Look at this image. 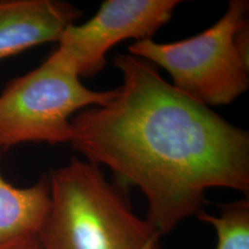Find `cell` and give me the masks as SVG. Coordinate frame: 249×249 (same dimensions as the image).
<instances>
[{
	"label": "cell",
	"mask_w": 249,
	"mask_h": 249,
	"mask_svg": "<svg viewBox=\"0 0 249 249\" xmlns=\"http://www.w3.org/2000/svg\"><path fill=\"white\" fill-rule=\"evenodd\" d=\"M123 76L116 95L72 116L71 145L146 197L160 235L202 210L206 191L249 195V132L182 93L158 68L116 53Z\"/></svg>",
	"instance_id": "cell-1"
},
{
	"label": "cell",
	"mask_w": 249,
	"mask_h": 249,
	"mask_svg": "<svg viewBox=\"0 0 249 249\" xmlns=\"http://www.w3.org/2000/svg\"><path fill=\"white\" fill-rule=\"evenodd\" d=\"M50 209L42 249H161L160 233L134 213L122 188L100 166L73 157L49 178Z\"/></svg>",
	"instance_id": "cell-2"
},
{
	"label": "cell",
	"mask_w": 249,
	"mask_h": 249,
	"mask_svg": "<svg viewBox=\"0 0 249 249\" xmlns=\"http://www.w3.org/2000/svg\"><path fill=\"white\" fill-rule=\"evenodd\" d=\"M249 2L231 0L223 17L196 36L159 44L136 41L128 53L169 73L173 86L206 107L228 106L249 88Z\"/></svg>",
	"instance_id": "cell-3"
},
{
	"label": "cell",
	"mask_w": 249,
	"mask_h": 249,
	"mask_svg": "<svg viewBox=\"0 0 249 249\" xmlns=\"http://www.w3.org/2000/svg\"><path fill=\"white\" fill-rule=\"evenodd\" d=\"M116 89L86 88L53 53L40 67L10 80L0 94V147L20 143H70L72 116L106 105Z\"/></svg>",
	"instance_id": "cell-4"
},
{
	"label": "cell",
	"mask_w": 249,
	"mask_h": 249,
	"mask_svg": "<svg viewBox=\"0 0 249 249\" xmlns=\"http://www.w3.org/2000/svg\"><path fill=\"white\" fill-rule=\"evenodd\" d=\"M179 0H107L83 24L68 27L53 54L80 78H92L107 65V53L126 39H151L169 21Z\"/></svg>",
	"instance_id": "cell-5"
},
{
	"label": "cell",
	"mask_w": 249,
	"mask_h": 249,
	"mask_svg": "<svg viewBox=\"0 0 249 249\" xmlns=\"http://www.w3.org/2000/svg\"><path fill=\"white\" fill-rule=\"evenodd\" d=\"M82 16L59 0H0V60L34 46L58 42Z\"/></svg>",
	"instance_id": "cell-6"
},
{
	"label": "cell",
	"mask_w": 249,
	"mask_h": 249,
	"mask_svg": "<svg viewBox=\"0 0 249 249\" xmlns=\"http://www.w3.org/2000/svg\"><path fill=\"white\" fill-rule=\"evenodd\" d=\"M50 204L47 177L40 178L32 187L18 188L7 182L0 172V245L26 235H38Z\"/></svg>",
	"instance_id": "cell-7"
},
{
	"label": "cell",
	"mask_w": 249,
	"mask_h": 249,
	"mask_svg": "<svg viewBox=\"0 0 249 249\" xmlns=\"http://www.w3.org/2000/svg\"><path fill=\"white\" fill-rule=\"evenodd\" d=\"M219 215L203 210L196 213L200 222L212 225L217 235L216 249H249V196L219 205Z\"/></svg>",
	"instance_id": "cell-8"
},
{
	"label": "cell",
	"mask_w": 249,
	"mask_h": 249,
	"mask_svg": "<svg viewBox=\"0 0 249 249\" xmlns=\"http://www.w3.org/2000/svg\"><path fill=\"white\" fill-rule=\"evenodd\" d=\"M0 249H42L38 235H26L0 245Z\"/></svg>",
	"instance_id": "cell-9"
}]
</instances>
